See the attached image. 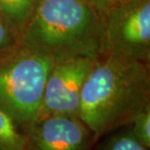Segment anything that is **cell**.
<instances>
[{
    "instance_id": "7a4b0ae2",
    "label": "cell",
    "mask_w": 150,
    "mask_h": 150,
    "mask_svg": "<svg viewBox=\"0 0 150 150\" xmlns=\"http://www.w3.org/2000/svg\"><path fill=\"white\" fill-rule=\"evenodd\" d=\"M103 15L89 0H40L26 23L21 44L54 61L98 58Z\"/></svg>"
},
{
    "instance_id": "3957f363",
    "label": "cell",
    "mask_w": 150,
    "mask_h": 150,
    "mask_svg": "<svg viewBox=\"0 0 150 150\" xmlns=\"http://www.w3.org/2000/svg\"><path fill=\"white\" fill-rule=\"evenodd\" d=\"M54 62L25 48L0 59V108L25 134L37 119Z\"/></svg>"
},
{
    "instance_id": "8992f818",
    "label": "cell",
    "mask_w": 150,
    "mask_h": 150,
    "mask_svg": "<svg viewBox=\"0 0 150 150\" xmlns=\"http://www.w3.org/2000/svg\"><path fill=\"white\" fill-rule=\"evenodd\" d=\"M25 150H90L94 136L78 118L53 115L36 120L25 133Z\"/></svg>"
},
{
    "instance_id": "ba28073f",
    "label": "cell",
    "mask_w": 150,
    "mask_h": 150,
    "mask_svg": "<svg viewBox=\"0 0 150 150\" xmlns=\"http://www.w3.org/2000/svg\"><path fill=\"white\" fill-rule=\"evenodd\" d=\"M26 136L0 108V150H25Z\"/></svg>"
},
{
    "instance_id": "6da1fadb",
    "label": "cell",
    "mask_w": 150,
    "mask_h": 150,
    "mask_svg": "<svg viewBox=\"0 0 150 150\" xmlns=\"http://www.w3.org/2000/svg\"><path fill=\"white\" fill-rule=\"evenodd\" d=\"M150 105L149 62L100 56L84 83L78 118L97 140Z\"/></svg>"
},
{
    "instance_id": "52a82bcc",
    "label": "cell",
    "mask_w": 150,
    "mask_h": 150,
    "mask_svg": "<svg viewBox=\"0 0 150 150\" xmlns=\"http://www.w3.org/2000/svg\"><path fill=\"white\" fill-rule=\"evenodd\" d=\"M40 0H0V11L18 33L22 35Z\"/></svg>"
},
{
    "instance_id": "277c9868",
    "label": "cell",
    "mask_w": 150,
    "mask_h": 150,
    "mask_svg": "<svg viewBox=\"0 0 150 150\" xmlns=\"http://www.w3.org/2000/svg\"><path fill=\"white\" fill-rule=\"evenodd\" d=\"M149 62L150 0H127L103 15L100 56Z\"/></svg>"
},
{
    "instance_id": "9c48e42d",
    "label": "cell",
    "mask_w": 150,
    "mask_h": 150,
    "mask_svg": "<svg viewBox=\"0 0 150 150\" xmlns=\"http://www.w3.org/2000/svg\"><path fill=\"white\" fill-rule=\"evenodd\" d=\"M19 44H21V35L0 11V59L18 50Z\"/></svg>"
},
{
    "instance_id": "7c38bea8",
    "label": "cell",
    "mask_w": 150,
    "mask_h": 150,
    "mask_svg": "<svg viewBox=\"0 0 150 150\" xmlns=\"http://www.w3.org/2000/svg\"><path fill=\"white\" fill-rule=\"evenodd\" d=\"M89 1L92 3V5L94 6L98 13L103 15L110 9L122 4L127 0H89Z\"/></svg>"
},
{
    "instance_id": "30bf717a",
    "label": "cell",
    "mask_w": 150,
    "mask_h": 150,
    "mask_svg": "<svg viewBox=\"0 0 150 150\" xmlns=\"http://www.w3.org/2000/svg\"><path fill=\"white\" fill-rule=\"evenodd\" d=\"M131 132L140 144L150 148V105L134 117Z\"/></svg>"
},
{
    "instance_id": "8fae6325",
    "label": "cell",
    "mask_w": 150,
    "mask_h": 150,
    "mask_svg": "<svg viewBox=\"0 0 150 150\" xmlns=\"http://www.w3.org/2000/svg\"><path fill=\"white\" fill-rule=\"evenodd\" d=\"M100 150H148L137 142L133 136L131 130L120 133L116 136H112Z\"/></svg>"
},
{
    "instance_id": "5b68a950",
    "label": "cell",
    "mask_w": 150,
    "mask_h": 150,
    "mask_svg": "<svg viewBox=\"0 0 150 150\" xmlns=\"http://www.w3.org/2000/svg\"><path fill=\"white\" fill-rule=\"evenodd\" d=\"M97 59L76 57L54 62L36 120L53 115L78 117L81 92Z\"/></svg>"
}]
</instances>
